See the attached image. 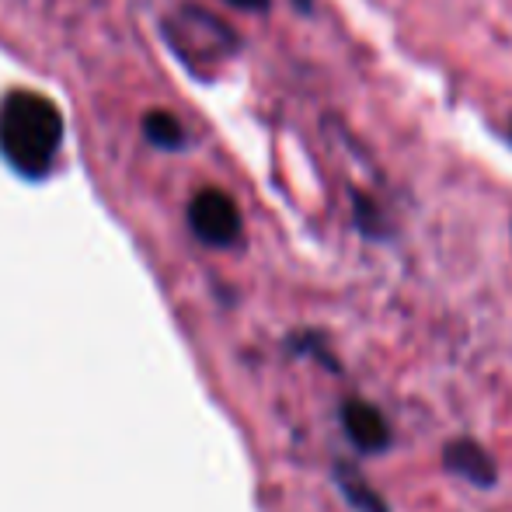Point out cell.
<instances>
[{"label":"cell","mask_w":512,"mask_h":512,"mask_svg":"<svg viewBox=\"0 0 512 512\" xmlns=\"http://www.w3.org/2000/svg\"><path fill=\"white\" fill-rule=\"evenodd\" d=\"M60 147V112L39 95H11L0 108V150L25 175H46Z\"/></svg>","instance_id":"cell-1"},{"label":"cell","mask_w":512,"mask_h":512,"mask_svg":"<svg viewBox=\"0 0 512 512\" xmlns=\"http://www.w3.org/2000/svg\"><path fill=\"white\" fill-rule=\"evenodd\" d=\"M189 227L209 248H230L241 241V209L220 189H203L189 203Z\"/></svg>","instance_id":"cell-2"},{"label":"cell","mask_w":512,"mask_h":512,"mask_svg":"<svg viewBox=\"0 0 512 512\" xmlns=\"http://www.w3.org/2000/svg\"><path fill=\"white\" fill-rule=\"evenodd\" d=\"M342 429L352 439V446L363 453H384L391 446V425H387V418L359 398L342 405Z\"/></svg>","instance_id":"cell-3"},{"label":"cell","mask_w":512,"mask_h":512,"mask_svg":"<svg viewBox=\"0 0 512 512\" xmlns=\"http://www.w3.org/2000/svg\"><path fill=\"white\" fill-rule=\"evenodd\" d=\"M443 464H446V471H453L457 478L471 481V485H478V488H492L495 478H499L492 457H488L474 439H453L443 450Z\"/></svg>","instance_id":"cell-4"},{"label":"cell","mask_w":512,"mask_h":512,"mask_svg":"<svg viewBox=\"0 0 512 512\" xmlns=\"http://www.w3.org/2000/svg\"><path fill=\"white\" fill-rule=\"evenodd\" d=\"M335 481L342 488V495L349 499V506L356 512H387V502L366 485V478L359 471H352L349 464H338L335 467Z\"/></svg>","instance_id":"cell-5"},{"label":"cell","mask_w":512,"mask_h":512,"mask_svg":"<svg viewBox=\"0 0 512 512\" xmlns=\"http://www.w3.org/2000/svg\"><path fill=\"white\" fill-rule=\"evenodd\" d=\"M352 213H356V227L363 230L366 237H387L384 213H380V206L373 203L370 196H363V192H352Z\"/></svg>","instance_id":"cell-6"},{"label":"cell","mask_w":512,"mask_h":512,"mask_svg":"<svg viewBox=\"0 0 512 512\" xmlns=\"http://www.w3.org/2000/svg\"><path fill=\"white\" fill-rule=\"evenodd\" d=\"M230 7H237V11H251V14H262L269 11L272 0H227Z\"/></svg>","instance_id":"cell-7"},{"label":"cell","mask_w":512,"mask_h":512,"mask_svg":"<svg viewBox=\"0 0 512 512\" xmlns=\"http://www.w3.org/2000/svg\"><path fill=\"white\" fill-rule=\"evenodd\" d=\"M293 7H297L300 14H314V0H293Z\"/></svg>","instance_id":"cell-8"},{"label":"cell","mask_w":512,"mask_h":512,"mask_svg":"<svg viewBox=\"0 0 512 512\" xmlns=\"http://www.w3.org/2000/svg\"><path fill=\"white\" fill-rule=\"evenodd\" d=\"M509 143H512V119H509Z\"/></svg>","instance_id":"cell-9"}]
</instances>
